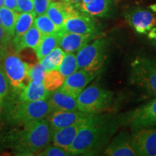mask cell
Returning a JSON list of instances; mask_svg holds the SVG:
<instances>
[{
  "instance_id": "1",
  "label": "cell",
  "mask_w": 156,
  "mask_h": 156,
  "mask_svg": "<svg viewBox=\"0 0 156 156\" xmlns=\"http://www.w3.org/2000/svg\"><path fill=\"white\" fill-rule=\"evenodd\" d=\"M116 127L106 116H98L92 124L80 129L67 151L71 155H95L106 145Z\"/></svg>"
},
{
  "instance_id": "2",
  "label": "cell",
  "mask_w": 156,
  "mask_h": 156,
  "mask_svg": "<svg viewBox=\"0 0 156 156\" xmlns=\"http://www.w3.org/2000/svg\"><path fill=\"white\" fill-rule=\"evenodd\" d=\"M52 135L53 132L48 120L41 119L24 122L18 148L22 153L28 155L40 153L49 145Z\"/></svg>"
},
{
  "instance_id": "3",
  "label": "cell",
  "mask_w": 156,
  "mask_h": 156,
  "mask_svg": "<svg viewBox=\"0 0 156 156\" xmlns=\"http://www.w3.org/2000/svg\"><path fill=\"white\" fill-rule=\"evenodd\" d=\"M108 50V42L105 38H98L84 46L76 56L78 69L98 74L106 59Z\"/></svg>"
},
{
  "instance_id": "4",
  "label": "cell",
  "mask_w": 156,
  "mask_h": 156,
  "mask_svg": "<svg viewBox=\"0 0 156 156\" xmlns=\"http://www.w3.org/2000/svg\"><path fill=\"white\" fill-rule=\"evenodd\" d=\"M130 81L148 95H156V59L136 57L131 63Z\"/></svg>"
},
{
  "instance_id": "5",
  "label": "cell",
  "mask_w": 156,
  "mask_h": 156,
  "mask_svg": "<svg viewBox=\"0 0 156 156\" xmlns=\"http://www.w3.org/2000/svg\"><path fill=\"white\" fill-rule=\"evenodd\" d=\"M113 93L98 85L84 89L77 98V109L89 114H97L107 109L112 103Z\"/></svg>"
},
{
  "instance_id": "6",
  "label": "cell",
  "mask_w": 156,
  "mask_h": 156,
  "mask_svg": "<svg viewBox=\"0 0 156 156\" xmlns=\"http://www.w3.org/2000/svg\"><path fill=\"white\" fill-rule=\"evenodd\" d=\"M8 114L12 119L27 122L46 118L53 111L47 100L16 101L8 106Z\"/></svg>"
},
{
  "instance_id": "7",
  "label": "cell",
  "mask_w": 156,
  "mask_h": 156,
  "mask_svg": "<svg viewBox=\"0 0 156 156\" xmlns=\"http://www.w3.org/2000/svg\"><path fill=\"white\" fill-rule=\"evenodd\" d=\"M131 140L136 155H156V128H143L134 131Z\"/></svg>"
},
{
  "instance_id": "8",
  "label": "cell",
  "mask_w": 156,
  "mask_h": 156,
  "mask_svg": "<svg viewBox=\"0 0 156 156\" xmlns=\"http://www.w3.org/2000/svg\"><path fill=\"white\" fill-rule=\"evenodd\" d=\"M97 23L91 15L84 13L80 9L68 15L64 20L62 31L87 34L96 33Z\"/></svg>"
},
{
  "instance_id": "9",
  "label": "cell",
  "mask_w": 156,
  "mask_h": 156,
  "mask_svg": "<svg viewBox=\"0 0 156 156\" xmlns=\"http://www.w3.org/2000/svg\"><path fill=\"white\" fill-rule=\"evenodd\" d=\"M93 114L81 111L53 110L48 115V122L52 132L56 131L66 126L83 122Z\"/></svg>"
},
{
  "instance_id": "10",
  "label": "cell",
  "mask_w": 156,
  "mask_h": 156,
  "mask_svg": "<svg viewBox=\"0 0 156 156\" xmlns=\"http://www.w3.org/2000/svg\"><path fill=\"white\" fill-rule=\"evenodd\" d=\"M156 124V98L136 109L129 117V126L132 132L140 129L152 127Z\"/></svg>"
},
{
  "instance_id": "11",
  "label": "cell",
  "mask_w": 156,
  "mask_h": 156,
  "mask_svg": "<svg viewBox=\"0 0 156 156\" xmlns=\"http://www.w3.org/2000/svg\"><path fill=\"white\" fill-rule=\"evenodd\" d=\"M97 73H90L85 69L76 71L66 77L62 84L61 90L75 98L94 79Z\"/></svg>"
},
{
  "instance_id": "12",
  "label": "cell",
  "mask_w": 156,
  "mask_h": 156,
  "mask_svg": "<svg viewBox=\"0 0 156 156\" xmlns=\"http://www.w3.org/2000/svg\"><path fill=\"white\" fill-rule=\"evenodd\" d=\"M98 117V116H97L96 114H93L83 122L73 124L53 132L52 139H53L54 145L64 148L67 151L80 129L92 124L97 119Z\"/></svg>"
},
{
  "instance_id": "13",
  "label": "cell",
  "mask_w": 156,
  "mask_h": 156,
  "mask_svg": "<svg viewBox=\"0 0 156 156\" xmlns=\"http://www.w3.org/2000/svg\"><path fill=\"white\" fill-rule=\"evenodd\" d=\"M128 24L139 34H147L156 25V17L151 12L142 8L129 11L125 15Z\"/></svg>"
},
{
  "instance_id": "14",
  "label": "cell",
  "mask_w": 156,
  "mask_h": 156,
  "mask_svg": "<svg viewBox=\"0 0 156 156\" xmlns=\"http://www.w3.org/2000/svg\"><path fill=\"white\" fill-rule=\"evenodd\" d=\"M28 64L23 62L17 56H8L5 59L4 68L7 79L13 87L19 88L27 76Z\"/></svg>"
},
{
  "instance_id": "15",
  "label": "cell",
  "mask_w": 156,
  "mask_h": 156,
  "mask_svg": "<svg viewBox=\"0 0 156 156\" xmlns=\"http://www.w3.org/2000/svg\"><path fill=\"white\" fill-rule=\"evenodd\" d=\"M59 34L58 46L65 52H74L79 51L96 36L95 33L79 34L75 33L63 32L62 30L59 31Z\"/></svg>"
},
{
  "instance_id": "16",
  "label": "cell",
  "mask_w": 156,
  "mask_h": 156,
  "mask_svg": "<svg viewBox=\"0 0 156 156\" xmlns=\"http://www.w3.org/2000/svg\"><path fill=\"white\" fill-rule=\"evenodd\" d=\"M104 155L109 156L136 155L132 147L131 136L126 132H121L107 146Z\"/></svg>"
},
{
  "instance_id": "17",
  "label": "cell",
  "mask_w": 156,
  "mask_h": 156,
  "mask_svg": "<svg viewBox=\"0 0 156 156\" xmlns=\"http://www.w3.org/2000/svg\"><path fill=\"white\" fill-rule=\"evenodd\" d=\"M19 98L21 101H36L47 100L50 92L45 88L43 82L32 80L30 81L27 86L19 87Z\"/></svg>"
},
{
  "instance_id": "18",
  "label": "cell",
  "mask_w": 156,
  "mask_h": 156,
  "mask_svg": "<svg viewBox=\"0 0 156 156\" xmlns=\"http://www.w3.org/2000/svg\"><path fill=\"white\" fill-rule=\"evenodd\" d=\"M48 101L53 110L77 111V98L68 94L62 90H56L50 93Z\"/></svg>"
},
{
  "instance_id": "19",
  "label": "cell",
  "mask_w": 156,
  "mask_h": 156,
  "mask_svg": "<svg viewBox=\"0 0 156 156\" xmlns=\"http://www.w3.org/2000/svg\"><path fill=\"white\" fill-rule=\"evenodd\" d=\"M113 0H91L89 3L80 4L79 9L91 16L107 17L112 11Z\"/></svg>"
},
{
  "instance_id": "20",
  "label": "cell",
  "mask_w": 156,
  "mask_h": 156,
  "mask_svg": "<svg viewBox=\"0 0 156 156\" xmlns=\"http://www.w3.org/2000/svg\"><path fill=\"white\" fill-rule=\"evenodd\" d=\"M43 35L38 29L33 25L24 35L17 40L13 41L15 49L17 51L24 49V48H33L36 50L37 46L41 40Z\"/></svg>"
},
{
  "instance_id": "21",
  "label": "cell",
  "mask_w": 156,
  "mask_h": 156,
  "mask_svg": "<svg viewBox=\"0 0 156 156\" xmlns=\"http://www.w3.org/2000/svg\"><path fill=\"white\" fill-rule=\"evenodd\" d=\"M66 4L67 2H51L46 12L60 30H62L64 20L67 17Z\"/></svg>"
},
{
  "instance_id": "22",
  "label": "cell",
  "mask_w": 156,
  "mask_h": 156,
  "mask_svg": "<svg viewBox=\"0 0 156 156\" xmlns=\"http://www.w3.org/2000/svg\"><path fill=\"white\" fill-rule=\"evenodd\" d=\"M59 38V31L56 34L43 35L41 40L37 46L36 49L35 50L38 60H41L45 56L48 55L52 50L58 47Z\"/></svg>"
},
{
  "instance_id": "23",
  "label": "cell",
  "mask_w": 156,
  "mask_h": 156,
  "mask_svg": "<svg viewBox=\"0 0 156 156\" xmlns=\"http://www.w3.org/2000/svg\"><path fill=\"white\" fill-rule=\"evenodd\" d=\"M36 16V14L34 11L31 12H19L15 24L13 41L17 40L28 31L34 25Z\"/></svg>"
},
{
  "instance_id": "24",
  "label": "cell",
  "mask_w": 156,
  "mask_h": 156,
  "mask_svg": "<svg viewBox=\"0 0 156 156\" xmlns=\"http://www.w3.org/2000/svg\"><path fill=\"white\" fill-rule=\"evenodd\" d=\"M64 51L61 48L56 47L52 50L48 55L39 60L40 63L46 71L51 69H58L64 56Z\"/></svg>"
},
{
  "instance_id": "25",
  "label": "cell",
  "mask_w": 156,
  "mask_h": 156,
  "mask_svg": "<svg viewBox=\"0 0 156 156\" xmlns=\"http://www.w3.org/2000/svg\"><path fill=\"white\" fill-rule=\"evenodd\" d=\"M18 14L19 12L12 10L6 7L0 8V21L2 26L12 36H14L15 24Z\"/></svg>"
},
{
  "instance_id": "26",
  "label": "cell",
  "mask_w": 156,
  "mask_h": 156,
  "mask_svg": "<svg viewBox=\"0 0 156 156\" xmlns=\"http://www.w3.org/2000/svg\"><path fill=\"white\" fill-rule=\"evenodd\" d=\"M65 77L58 69H51L46 72L43 84L48 92H53L62 86Z\"/></svg>"
},
{
  "instance_id": "27",
  "label": "cell",
  "mask_w": 156,
  "mask_h": 156,
  "mask_svg": "<svg viewBox=\"0 0 156 156\" xmlns=\"http://www.w3.org/2000/svg\"><path fill=\"white\" fill-rule=\"evenodd\" d=\"M34 25L38 29L42 35H48L56 34L60 31L55 24L52 22L51 20L48 17L47 15H38L34 20Z\"/></svg>"
},
{
  "instance_id": "28",
  "label": "cell",
  "mask_w": 156,
  "mask_h": 156,
  "mask_svg": "<svg viewBox=\"0 0 156 156\" xmlns=\"http://www.w3.org/2000/svg\"><path fill=\"white\" fill-rule=\"evenodd\" d=\"M58 70L65 78L78 70L76 56L73 52H67L64 54Z\"/></svg>"
},
{
  "instance_id": "29",
  "label": "cell",
  "mask_w": 156,
  "mask_h": 156,
  "mask_svg": "<svg viewBox=\"0 0 156 156\" xmlns=\"http://www.w3.org/2000/svg\"><path fill=\"white\" fill-rule=\"evenodd\" d=\"M46 72V69L39 62L33 65H28L26 77L29 78L30 81L37 80L43 82Z\"/></svg>"
},
{
  "instance_id": "30",
  "label": "cell",
  "mask_w": 156,
  "mask_h": 156,
  "mask_svg": "<svg viewBox=\"0 0 156 156\" xmlns=\"http://www.w3.org/2000/svg\"><path fill=\"white\" fill-rule=\"evenodd\" d=\"M38 155L43 156H67L71 155L69 152L58 146H47L44 151H41Z\"/></svg>"
},
{
  "instance_id": "31",
  "label": "cell",
  "mask_w": 156,
  "mask_h": 156,
  "mask_svg": "<svg viewBox=\"0 0 156 156\" xmlns=\"http://www.w3.org/2000/svg\"><path fill=\"white\" fill-rule=\"evenodd\" d=\"M50 2L49 0H34V12L36 15L46 14Z\"/></svg>"
},
{
  "instance_id": "32",
  "label": "cell",
  "mask_w": 156,
  "mask_h": 156,
  "mask_svg": "<svg viewBox=\"0 0 156 156\" xmlns=\"http://www.w3.org/2000/svg\"><path fill=\"white\" fill-rule=\"evenodd\" d=\"M17 12H31L34 11V0H17Z\"/></svg>"
},
{
  "instance_id": "33",
  "label": "cell",
  "mask_w": 156,
  "mask_h": 156,
  "mask_svg": "<svg viewBox=\"0 0 156 156\" xmlns=\"http://www.w3.org/2000/svg\"><path fill=\"white\" fill-rule=\"evenodd\" d=\"M8 91V80L6 77L5 73H4L3 69L0 67V95L4 98L7 95Z\"/></svg>"
},
{
  "instance_id": "34",
  "label": "cell",
  "mask_w": 156,
  "mask_h": 156,
  "mask_svg": "<svg viewBox=\"0 0 156 156\" xmlns=\"http://www.w3.org/2000/svg\"><path fill=\"white\" fill-rule=\"evenodd\" d=\"M11 38H12V36L9 34L2 26H0V44L7 42Z\"/></svg>"
},
{
  "instance_id": "35",
  "label": "cell",
  "mask_w": 156,
  "mask_h": 156,
  "mask_svg": "<svg viewBox=\"0 0 156 156\" xmlns=\"http://www.w3.org/2000/svg\"><path fill=\"white\" fill-rule=\"evenodd\" d=\"M4 5L7 8L17 12V0H5L4 1Z\"/></svg>"
},
{
  "instance_id": "36",
  "label": "cell",
  "mask_w": 156,
  "mask_h": 156,
  "mask_svg": "<svg viewBox=\"0 0 156 156\" xmlns=\"http://www.w3.org/2000/svg\"><path fill=\"white\" fill-rule=\"evenodd\" d=\"M148 37L151 39H155L156 41V28H152L148 34Z\"/></svg>"
},
{
  "instance_id": "37",
  "label": "cell",
  "mask_w": 156,
  "mask_h": 156,
  "mask_svg": "<svg viewBox=\"0 0 156 156\" xmlns=\"http://www.w3.org/2000/svg\"><path fill=\"white\" fill-rule=\"evenodd\" d=\"M69 2L73 4V5H75V7H77L79 9V6L81 4V0H69Z\"/></svg>"
},
{
  "instance_id": "38",
  "label": "cell",
  "mask_w": 156,
  "mask_h": 156,
  "mask_svg": "<svg viewBox=\"0 0 156 156\" xmlns=\"http://www.w3.org/2000/svg\"><path fill=\"white\" fill-rule=\"evenodd\" d=\"M91 0H81V4H83V5H85V4L89 3Z\"/></svg>"
},
{
  "instance_id": "39",
  "label": "cell",
  "mask_w": 156,
  "mask_h": 156,
  "mask_svg": "<svg viewBox=\"0 0 156 156\" xmlns=\"http://www.w3.org/2000/svg\"><path fill=\"white\" fill-rule=\"evenodd\" d=\"M150 7H151V8L152 9V10H153L154 12H156V5H151Z\"/></svg>"
},
{
  "instance_id": "40",
  "label": "cell",
  "mask_w": 156,
  "mask_h": 156,
  "mask_svg": "<svg viewBox=\"0 0 156 156\" xmlns=\"http://www.w3.org/2000/svg\"><path fill=\"white\" fill-rule=\"evenodd\" d=\"M4 1H5V0H0V8L4 6Z\"/></svg>"
},
{
  "instance_id": "41",
  "label": "cell",
  "mask_w": 156,
  "mask_h": 156,
  "mask_svg": "<svg viewBox=\"0 0 156 156\" xmlns=\"http://www.w3.org/2000/svg\"><path fill=\"white\" fill-rule=\"evenodd\" d=\"M51 2H55V1H60V2H69V0H49Z\"/></svg>"
},
{
  "instance_id": "42",
  "label": "cell",
  "mask_w": 156,
  "mask_h": 156,
  "mask_svg": "<svg viewBox=\"0 0 156 156\" xmlns=\"http://www.w3.org/2000/svg\"><path fill=\"white\" fill-rule=\"evenodd\" d=\"M152 44H153V45H155V46H156V41H153V43H152Z\"/></svg>"
},
{
  "instance_id": "43",
  "label": "cell",
  "mask_w": 156,
  "mask_h": 156,
  "mask_svg": "<svg viewBox=\"0 0 156 156\" xmlns=\"http://www.w3.org/2000/svg\"><path fill=\"white\" fill-rule=\"evenodd\" d=\"M0 115H1V106H0Z\"/></svg>"
},
{
  "instance_id": "44",
  "label": "cell",
  "mask_w": 156,
  "mask_h": 156,
  "mask_svg": "<svg viewBox=\"0 0 156 156\" xmlns=\"http://www.w3.org/2000/svg\"><path fill=\"white\" fill-rule=\"evenodd\" d=\"M0 26H2V23H1V21H0Z\"/></svg>"
},
{
  "instance_id": "45",
  "label": "cell",
  "mask_w": 156,
  "mask_h": 156,
  "mask_svg": "<svg viewBox=\"0 0 156 156\" xmlns=\"http://www.w3.org/2000/svg\"><path fill=\"white\" fill-rule=\"evenodd\" d=\"M113 1H114V0H113Z\"/></svg>"
}]
</instances>
